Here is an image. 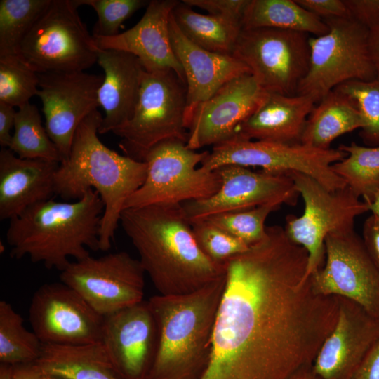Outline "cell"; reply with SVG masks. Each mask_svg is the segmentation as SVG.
Listing matches in <instances>:
<instances>
[{
	"label": "cell",
	"instance_id": "obj_1",
	"mask_svg": "<svg viewBox=\"0 0 379 379\" xmlns=\"http://www.w3.org/2000/svg\"><path fill=\"white\" fill-rule=\"evenodd\" d=\"M212 350L199 379H288L312 364L336 323L335 296L317 293L308 253L279 225L225 262Z\"/></svg>",
	"mask_w": 379,
	"mask_h": 379
},
{
	"label": "cell",
	"instance_id": "obj_2",
	"mask_svg": "<svg viewBox=\"0 0 379 379\" xmlns=\"http://www.w3.org/2000/svg\"><path fill=\"white\" fill-rule=\"evenodd\" d=\"M160 295L188 294L226 276L199 247L182 204L125 208L119 222Z\"/></svg>",
	"mask_w": 379,
	"mask_h": 379
},
{
	"label": "cell",
	"instance_id": "obj_3",
	"mask_svg": "<svg viewBox=\"0 0 379 379\" xmlns=\"http://www.w3.org/2000/svg\"><path fill=\"white\" fill-rule=\"evenodd\" d=\"M102 116L95 109L77 128L68 157L55 174V194L67 201L81 199L90 190L104 204L100 230V251L111 246L128 199L142 185L145 161L121 155L105 145L98 137Z\"/></svg>",
	"mask_w": 379,
	"mask_h": 379
},
{
	"label": "cell",
	"instance_id": "obj_4",
	"mask_svg": "<svg viewBox=\"0 0 379 379\" xmlns=\"http://www.w3.org/2000/svg\"><path fill=\"white\" fill-rule=\"evenodd\" d=\"M104 204L90 190L79 199H53L36 204L9 220L6 241L11 256L27 257L34 263L60 272L71 262L100 251V230Z\"/></svg>",
	"mask_w": 379,
	"mask_h": 379
},
{
	"label": "cell",
	"instance_id": "obj_5",
	"mask_svg": "<svg viewBox=\"0 0 379 379\" xmlns=\"http://www.w3.org/2000/svg\"><path fill=\"white\" fill-rule=\"evenodd\" d=\"M226 276L194 292L157 295L148 304L157 328L155 357L146 379H199L212 350Z\"/></svg>",
	"mask_w": 379,
	"mask_h": 379
},
{
	"label": "cell",
	"instance_id": "obj_6",
	"mask_svg": "<svg viewBox=\"0 0 379 379\" xmlns=\"http://www.w3.org/2000/svg\"><path fill=\"white\" fill-rule=\"evenodd\" d=\"M187 84L172 69L144 71L138 99L131 119L112 133L121 138L124 155L144 161L158 143L171 139L187 143Z\"/></svg>",
	"mask_w": 379,
	"mask_h": 379
},
{
	"label": "cell",
	"instance_id": "obj_7",
	"mask_svg": "<svg viewBox=\"0 0 379 379\" xmlns=\"http://www.w3.org/2000/svg\"><path fill=\"white\" fill-rule=\"evenodd\" d=\"M208 153L191 149L177 139L158 143L147 153L145 180L128 199L124 209L182 204L214 195L222 184L218 171L197 167Z\"/></svg>",
	"mask_w": 379,
	"mask_h": 379
},
{
	"label": "cell",
	"instance_id": "obj_8",
	"mask_svg": "<svg viewBox=\"0 0 379 379\" xmlns=\"http://www.w3.org/2000/svg\"><path fill=\"white\" fill-rule=\"evenodd\" d=\"M76 0H51L22 41L19 56L38 74L84 72L98 48L79 17Z\"/></svg>",
	"mask_w": 379,
	"mask_h": 379
},
{
	"label": "cell",
	"instance_id": "obj_9",
	"mask_svg": "<svg viewBox=\"0 0 379 379\" xmlns=\"http://www.w3.org/2000/svg\"><path fill=\"white\" fill-rule=\"evenodd\" d=\"M324 21L328 31L310 37L309 67L297 91L316 104L346 81H371L378 75L368 52L369 29L352 18Z\"/></svg>",
	"mask_w": 379,
	"mask_h": 379
},
{
	"label": "cell",
	"instance_id": "obj_10",
	"mask_svg": "<svg viewBox=\"0 0 379 379\" xmlns=\"http://www.w3.org/2000/svg\"><path fill=\"white\" fill-rule=\"evenodd\" d=\"M287 175L302 197L305 209L300 216L287 215L284 228L292 241L307 251V274L311 276L322 267L326 237L354 230L356 218L369 211V206L347 186L330 191L304 173L291 172Z\"/></svg>",
	"mask_w": 379,
	"mask_h": 379
},
{
	"label": "cell",
	"instance_id": "obj_11",
	"mask_svg": "<svg viewBox=\"0 0 379 379\" xmlns=\"http://www.w3.org/2000/svg\"><path fill=\"white\" fill-rule=\"evenodd\" d=\"M346 156L340 149H322L302 143L286 145L251 140L234 135L213 147L201 166L215 171L225 165L260 167L263 171L287 175L299 172L314 178L330 191L346 187L331 166Z\"/></svg>",
	"mask_w": 379,
	"mask_h": 379
},
{
	"label": "cell",
	"instance_id": "obj_12",
	"mask_svg": "<svg viewBox=\"0 0 379 379\" xmlns=\"http://www.w3.org/2000/svg\"><path fill=\"white\" fill-rule=\"evenodd\" d=\"M308 34L278 29H242L232 55L267 93L295 95L310 62Z\"/></svg>",
	"mask_w": 379,
	"mask_h": 379
},
{
	"label": "cell",
	"instance_id": "obj_13",
	"mask_svg": "<svg viewBox=\"0 0 379 379\" xmlns=\"http://www.w3.org/2000/svg\"><path fill=\"white\" fill-rule=\"evenodd\" d=\"M145 274L139 260L119 251L71 262L60 279L105 317L144 300Z\"/></svg>",
	"mask_w": 379,
	"mask_h": 379
},
{
	"label": "cell",
	"instance_id": "obj_14",
	"mask_svg": "<svg viewBox=\"0 0 379 379\" xmlns=\"http://www.w3.org/2000/svg\"><path fill=\"white\" fill-rule=\"evenodd\" d=\"M324 265L310 276L320 295L345 298L379 319V269L354 230L329 234Z\"/></svg>",
	"mask_w": 379,
	"mask_h": 379
},
{
	"label": "cell",
	"instance_id": "obj_15",
	"mask_svg": "<svg viewBox=\"0 0 379 379\" xmlns=\"http://www.w3.org/2000/svg\"><path fill=\"white\" fill-rule=\"evenodd\" d=\"M29 321L44 344L80 345L102 340L104 317L62 282L43 284L34 292Z\"/></svg>",
	"mask_w": 379,
	"mask_h": 379
},
{
	"label": "cell",
	"instance_id": "obj_16",
	"mask_svg": "<svg viewBox=\"0 0 379 379\" xmlns=\"http://www.w3.org/2000/svg\"><path fill=\"white\" fill-rule=\"evenodd\" d=\"M37 95L45 117L46 131L65 160L75 132L82 121L98 109V90L103 76L85 72L39 74Z\"/></svg>",
	"mask_w": 379,
	"mask_h": 379
},
{
	"label": "cell",
	"instance_id": "obj_17",
	"mask_svg": "<svg viewBox=\"0 0 379 379\" xmlns=\"http://www.w3.org/2000/svg\"><path fill=\"white\" fill-rule=\"evenodd\" d=\"M216 170L222 184L214 195L182 204L190 222L267 204L295 206L298 201L299 194L293 180L287 175L255 172L234 164Z\"/></svg>",
	"mask_w": 379,
	"mask_h": 379
},
{
	"label": "cell",
	"instance_id": "obj_18",
	"mask_svg": "<svg viewBox=\"0 0 379 379\" xmlns=\"http://www.w3.org/2000/svg\"><path fill=\"white\" fill-rule=\"evenodd\" d=\"M266 93L251 74L229 81L196 109L188 128L187 147L196 150L232 138Z\"/></svg>",
	"mask_w": 379,
	"mask_h": 379
},
{
	"label": "cell",
	"instance_id": "obj_19",
	"mask_svg": "<svg viewBox=\"0 0 379 379\" xmlns=\"http://www.w3.org/2000/svg\"><path fill=\"white\" fill-rule=\"evenodd\" d=\"M337 298L336 323L312 363L314 371L321 379H350L379 340V319L355 302Z\"/></svg>",
	"mask_w": 379,
	"mask_h": 379
},
{
	"label": "cell",
	"instance_id": "obj_20",
	"mask_svg": "<svg viewBox=\"0 0 379 379\" xmlns=\"http://www.w3.org/2000/svg\"><path fill=\"white\" fill-rule=\"evenodd\" d=\"M102 343L124 379H146L157 347V328L147 300L104 317Z\"/></svg>",
	"mask_w": 379,
	"mask_h": 379
},
{
	"label": "cell",
	"instance_id": "obj_21",
	"mask_svg": "<svg viewBox=\"0 0 379 379\" xmlns=\"http://www.w3.org/2000/svg\"><path fill=\"white\" fill-rule=\"evenodd\" d=\"M177 0H152L141 19L131 29L110 37L93 36L98 49H112L135 55L148 72L172 69L185 80L172 48L169 21Z\"/></svg>",
	"mask_w": 379,
	"mask_h": 379
},
{
	"label": "cell",
	"instance_id": "obj_22",
	"mask_svg": "<svg viewBox=\"0 0 379 379\" xmlns=\"http://www.w3.org/2000/svg\"><path fill=\"white\" fill-rule=\"evenodd\" d=\"M172 48L183 69L187 84L185 126L188 131L196 109L229 81L249 69L232 55L206 51L189 40L180 31L172 13L169 21Z\"/></svg>",
	"mask_w": 379,
	"mask_h": 379
},
{
	"label": "cell",
	"instance_id": "obj_23",
	"mask_svg": "<svg viewBox=\"0 0 379 379\" xmlns=\"http://www.w3.org/2000/svg\"><path fill=\"white\" fill-rule=\"evenodd\" d=\"M58 162L22 159L8 148L0 150V219L11 220L55 194Z\"/></svg>",
	"mask_w": 379,
	"mask_h": 379
},
{
	"label": "cell",
	"instance_id": "obj_24",
	"mask_svg": "<svg viewBox=\"0 0 379 379\" xmlns=\"http://www.w3.org/2000/svg\"><path fill=\"white\" fill-rule=\"evenodd\" d=\"M97 63L104 72L98 95L105 115L98 133L105 134L132 117L145 69L135 55L112 49H98Z\"/></svg>",
	"mask_w": 379,
	"mask_h": 379
},
{
	"label": "cell",
	"instance_id": "obj_25",
	"mask_svg": "<svg viewBox=\"0 0 379 379\" xmlns=\"http://www.w3.org/2000/svg\"><path fill=\"white\" fill-rule=\"evenodd\" d=\"M315 104L309 95L267 92L257 109L237 128L235 135L251 140L300 144Z\"/></svg>",
	"mask_w": 379,
	"mask_h": 379
},
{
	"label": "cell",
	"instance_id": "obj_26",
	"mask_svg": "<svg viewBox=\"0 0 379 379\" xmlns=\"http://www.w3.org/2000/svg\"><path fill=\"white\" fill-rule=\"evenodd\" d=\"M44 374L62 379H124L102 341L44 344L36 361Z\"/></svg>",
	"mask_w": 379,
	"mask_h": 379
},
{
	"label": "cell",
	"instance_id": "obj_27",
	"mask_svg": "<svg viewBox=\"0 0 379 379\" xmlns=\"http://www.w3.org/2000/svg\"><path fill=\"white\" fill-rule=\"evenodd\" d=\"M364 126L357 107L346 96L333 90L314 105L308 116L301 143L328 149L339 136Z\"/></svg>",
	"mask_w": 379,
	"mask_h": 379
},
{
	"label": "cell",
	"instance_id": "obj_28",
	"mask_svg": "<svg viewBox=\"0 0 379 379\" xmlns=\"http://www.w3.org/2000/svg\"><path fill=\"white\" fill-rule=\"evenodd\" d=\"M242 29L271 28L321 36L328 27L319 17L295 0H249L242 20Z\"/></svg>",
	"mask_w": 379,
	"mask_h": 379
},
{
	"label": "cell",
	"instance_id": "obj_29",
	"mask_svg": "<svg viewBox=\"0 0 379 379\" xmlns=\"http://www.w3.org/2000/svg\"><path fill=\"white\" fill-rule=\"evenodd\" d=\"M172 15L189 40L214 53L232 55L242 30L239 23L211 14H201L182 1L174 8Z\"/></svg>",
	"mask_w": 379,
	"mask_h": 379
},
{
	"label": "cell",
	"instance_id": "obj_30",
	"mask_svg": "<svg viewBox=\"0 0 379 379\" xmlns=\"http://www.w3.org/2000/svg\"><path fill=\"white\" fill-rule=\"evenodd\" d=\"M338 148L346 156L331 166L333 171L369 205L379 194V146H361L352 142Z\"/></svg>",
	"mask_w": 379,
	"mask_h": 379
},
{
	"label": "cell",
	"instance_id": "obj_31",
	"mask_svg": "<svg viewBox=\"0 0 379 379\" xmlns=\"http://www.w3.org/2000/svg\"><path fill=\"white\" fill-rule=\"evenodd\" d=\"M8 148L22 159L62 161L58 149L42 125L38 108L30 102L19 107L16 112L13 133Z\"/></svg>",
	"mask_w": 379,
	"mask_h": 379
},
{
	"label": "cell",
	"instance_id": "obj_32",
	"mask_svg": "<svg viewBox=\"0 0 379 379\" xmlns=\"http://www.w3.org/2000/svg\"><path fill=\"white\" fill-rule=\"evenodd\" d=\"M23 321L8 302L0 301V363L13 366L39 358L42 343L24 326Z\"/></svg>",
	"mask_w": 379,
	"mask_h": 379
},
{
	"label": "cell",
	"instance_id": "obj_33",
	"mask_svg": "<svg viewBox=\"0 0 379 379\" xmlns=\"http://www.w3.org/2000/svg\"><path fill=\"white\" fill-rule=\"evenodd\" d=\"M50 1H0V58L19 55L22 41Z\"/></svg>",
	"mask_w": 379,
	"mask_h": 379
},
{
	"label": "cell",
	"instance_id": "obj_34",
	"mask_svg": "<svg viewBox=\"0 0 379 379\" xmlns=\"http://www.w3.org/2000/svg\"><path fill=\"white\" fill-rule=\"evenodd\" d=\"M333 90L346 96L360 112L364 126L359 132L368 147L379 146V75L371 81L351 80Z\"/></svg>",
	"mask_w": 379,
	"mask_h": 379
},
{
	"label": "cell",
	"instance_id": "obj_35",
	"mask_svg": "<svg viewBox=\"0 0 379 379\" xmlns=\"http://www.w3.org/2000/svg\"><path fill=\"white\" fill-rule=\"evenodd\" d=\"M39 74L19 55L0 58V102L18 108L37 95Z\"/></svg>",
	"mask_w": 379,
	"mask_h": 379
},
{
	"label": "cell",
	"instance_id": "obj_36",
	"mask_svg": "<svg viewBox=\"0 0 379 379\" xmlns=\"http://www.w3.org/2000/svg\"><path fill=\"white\" fill-rule=\"evenodd\" d=\"M281 206L277 203L267 204L251 209L218 213L204 219L250 246L264 238L267 216Z\"/></svg>",
	"mask_w": 379,
	"mask_h": 379
},
{
	"label": "cell",
	"instance_id": "obj_37",
	"mask_svg": "<svg viewBox=\"0 0 379 379\" xmlns=\"http://www.w3.org/2000/svg\"><path fill=\"white\" fill-rule=\"evenodd\" d=\"M190 222L199 247L211 260L217 263L225 264L230 258L249 248L246 244L206 219Z\"/></svg>",
	"mask_w": 379,
	"mask_h": 379
},
{
	"label": "cell",
	"instance_id": "obj_38",
	"mask_svg": "<svg viewBox=\"0 0 379 379\" xmlns=\"http://www.w3.org/2000/svg\"><path fill=\"white\" fill-rule=\"evenodd\" d=\"M79 6L87 5L95 11L98 20L93 36L110 37L118 34L122 23L149 1L145 0H76Z\"/></svg>",
	"mask_w": 379,
	"mask_h": 379
},
{
	"label": "cell",
	"instance_id": "obj_39",
	"mask_svg": "<svg viewBox=\"0 0 379 379\" xmlns=\"http://www.w3.org/2000/svg\"><path fill=\"white\" fill-rule=\"evenodd\" d=\"M187 5L199 7L208 14L239 23L242 20L249 0H182Z\"/></svg>",
	"mask_w": 379,
	"mask_h": 379
},
{
	"label": "cell",
	"instance_id": "obj_40",
	"mask_svg": "<svg viewBox=\"0 0 379 379\" xmlns=\"http://www.w3.org/2000/svg\"><path fill=\"white\" fill-rule=\"evenodd\" d=\"M351 17L368 29L379 27V0H344Z\"/></svg>",
	"mask_w": 379,
	"mask_h": 379
},
{
	"label": "cell",
	"instance_id": "obj_41",
	"mask_svg": "<svg viewBox=\"0 0 379 379\" xmlns=\"http://www.w3.org/2000/svg\"><path fill=\"white\" fill-rule=\"evenodd\" d=\"M307 11L322 20L352 18L344 0H295Z\"/></svg>",
	"mask_w": 379,
	"mask_h": 379
},
{
	"label": "cell",
	"instance_id": "obj_42",
	"mask_svg": "<svg viewBox=\"0 0 379 379\" xmlns=\"http://www.w3.org/2000/svg\"><path fill=\"white\" fill-rule=\"evenodd\" d=\"M361 239L371 258L379 269V216L372 213L366 219Z\"/></svg>",
	"mask_w": 379,
	"mask_h": 379
},
{
	"label": "cell",
	"instance_id": "obj_43",
	"mask_svg": "<svg viewBox=\"0 0 379 379\" xmlns=\"http://www.w3.org/2000/svg\"><path fill=\"white\" fill-rule=\"evenodd\" d=\"M350 379H379V340L355 369Z\"/></svg>",
	"mask_w": 379,
	"mask_h": 379
},
{
	"label": "cell",
	"instance_id": "obj_44",
	"mask_svg": "<svg viewBox=\"0 0 379 379\" xmlns=\"http://www.w3.org/2000/svg\"><path fill=\"white\" fill-rule=\"evenodd\" d=\"M17 110L15 107L0 102V145L1 148H8L10 145L14 127Z\"/></svg>",
	"mask_w": 379,
	"mask_h": 379
},
{
	"label": "cell",
	"instance_id": "obj_45",
	"mask_svg": "<svg viewBox=\"0 0 379 379\" xmlns=\"http://www.w3.org/2000/svg\"><path fill=\"white\" fill-rule=\"evenodd\" d=\"M13 379H44V373L36 363L13 366Z\"/></svg>",
	"mask_w": 379,
	"mask_h": 379
},
{
	"label": "cell",
	"instance_id": "obj_46",
	"mask_svg": "<svg viewBox=\"0 0 379 379\" xmlns=\"http://www.w3.org/2000/svg\"><path fill=\"white\" fill-rule=\"evenodd\" d=\"M368 46L371 59L379 75V27L369 30Z\"/></svg>",
	"mask_w": 379,
	"mask_h": 379
},
{
	"label": "cell",
	"instance_id": "obj_47",
	"mask_svg": "<svg viewBox=\"0 0 379 379\" xmlns=\"http://www.w3.org/2000/svg\"><path fill=\"white\" fill-rule=\"evenodd\" d=\"M288 379H321L314 371L312 364H307L297 370Z\"/></svg>",
	"mask_w": 379,
	"mask_h": 379
},
{
	"label": "cell",
	"instance_id": "obj_48",
	"mask_svg": "<svg viewBox=\"0 0 379 379\" xmlns=\"http://www.w3.org/2000/svg\"><path fill=\"white\" fill-rule=\"evenodd\" d=\"M0 379H13V365L0 363Z\"/></svg>",
	"mask_w": 379,
	"mask_h": 379
},
{
	"label": "cell",
	"instance_id": "obj_49",
	"mask_svg": "<svg viewBox=\"0 0 379 379\" xmlns=\"http://www.w3.org/2000/svg\"><path fill=\"white\" fill-rule=\"evenodd\" d=\"M369 211L373 214L379 216V194L375 197L374 200L368 205Z\"/></svg>",
	"mask_w": 379,
	"mask_h": 379
},
{
	"label": "cell",
	"instance_id": "obj_50",
	"mask_svg": "<svg viewBox=\"0 0 379 379\" xmlns=\"http://www.w3.org/2000/svg\"><path fill=\"white\" fill-rule=\"evenodd\" d=\"M44 379H62V378H58V377H55V376H53V375L44 374Z\"/></svg>",
	"mask_w": 379,
	"mask_h": 379
}]
</instances>
